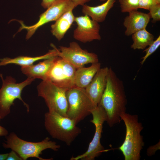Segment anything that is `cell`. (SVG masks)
<instances>
[{"mask_svg": "<svg viewBox=\"0 0 160 160\" xmlns=\"http://www.w3.org/2000/svg\"><path fill=\"white\" fill-rule=\"evenodd\" d=\"M127 103L123 81L110 67L106 87L99 103L106 113V122L109 127H112L120 122L121 114L126 112Z\"/></svg>", "mask_w": 160, "mask_h": 160, "instance_id": "cell-1", "label": "cell"}, {"mask_svg": "<svg viewBox=\"0 0 160 160\" xmlns=\"http://www.w3.org/2000/svg\"><path fill=\"white\" fill-rule=\"evenodd\" d=\"M121 120L126 127L124 140L119 149L122 153L125 160H139L140 152L144 145L140 132L143 129L141 123L138 121V116L126 112L120 116Z\"/></svg>", "mask_w": 160, "mask_h": 160, "instance_id": "cell-2", "label": "cell"}, {"mask_svg": "<svg viewBox=\"0 0 160 160\" xmlns=\"http://www.w3.org/2000/svg\"><path fill=\"white\" fill-rule=\"evenodd\" d=\"M6 143H3L5 148H10L15 152L23 159L26 160L30 157L37 158L39 160H51L53 158L44 159L40 157L42 152L48 149L57 151L60 146L55 141L46 137L42 141L33 142L26 141L18 137L14 132L10 133L6 137Z\"/></svg>", "mask_w": 160, "mask_h": 160, "instance_id": "cell-3", "label": "cell"}, {"mask_svg": "<svg viewBox=\"0 0 160 160\" xmlns=\"http://www.w3.org/2000/svg\"><path fill=\"white\" fill-rule=\"evenodd\" d=\"M72 119L55 112L48 111L44 116V125L53 138L71 145L81 133V129Z\"/></svg>", "mask_w": 160, "mask_h": 160, "instance_id": "cell-4", "label": "cell"}, {"mask_svg": "<svg viewBox=\"0 0 160 160\" xmlns=\"http://www.w3.org/2000/svg\"><path fill=\"white\" fill-rule=\"evenodd\" d=\"M2 81V86L0 89V117L4 119L10 112V108L14 105L15 100L18 99L23 102L29 112V106L25 102L21 97V93L24 88L30 84L34 79L28 77L24 81L17 83L16 80L10 76H7L4 79L3 75L0 74Z\"/></svg>", "mask_w": 160, "mask_h": 160, "instance_id": "cell-5", "label": "cell"}, {"mask_svg": "<svg viewBox=\"0 0 160 160\" xmlns=\"http://www.w3.org/2000/svg\"><path fill=\"white\" fill-rule=\"evenodd\" d=\"M66 97L68 104L67 116L76 124L91 114L92 111L97 106L84 88L75 86L67 91Z\"/></svg>", "mask_w": 160, "mask_h": 160, "instance_id": "cell-6", "label": "cell"}, {"mask_svg": "<svg viewBox=\"0 0 160 160\" xmlns=\"http://www.w3.org/2000/svg\"><path fill=\"white\" fill-rule=\"evenodd\" d=\"M37 89L38 96L44 99L49 111L67 117L66 92L68 89L55 85L49 80L42 81L37 86Z\"/></svg>", "mask_w": 160, "mask_h": 160, "instance_id": "cell-7", "label": "cell"}, {"mask_svg": "<svg viewBox=\"0 0 160 160\" xmlns=\"http://www.w3.org/2000/svg\"><path fill=\"white\" fill-rule=\"evenodd\" d=\"M91 114L93 119L90 121L94 124L95 127L93 138L85 152L75 157H72L71 160H94L102 153L106 151L100 141L103 132V125L107 120L106 113L102 106L99 104L92 111Z\"/></svg>", "mask_w": 160, "mask_h": 160, "instance_id": "cell-8", "label": "cell"}, {"mask_svg": "<svg viewBox=\"0 0 160 160\" xmlns=\"http://www.w3.org/2000/svg\"><path fill=\"white\" fill-rule=\"evenodd\" d=\"M71 0H57L49 7L46 10L39 16L38 21L34 24L27 26L20 22V29H26L27 31L26 39H28L39 27L52 21H56L66 12L73 10L75 8Z\"/></svg>", "mask_w": 160, "mask_h": 160, "instance_id": "cell-9", "label": "cell"}, {"mask_svg": "<svg viewBox=\"0 0 160 160\" xmlns=\"http://www.w3.org/2000/svg\"><path fill=\"white\" fill-rule=\"evenodd\" d=\"M58 56L65 60L76 69L87 64L99 62L97 55L81 48L78 43L72 41L69 46L60 47Z\"/></svg>", "mask_w": 160, "mask_h": 160, "instance_id": "cell-10", "label": "cell"}, {"mask_svg": "<svg viewBox=\"0 0 160 160\" xmlns=\"http://www.w3.org/2000/svg\"><path fill=\"white\" fill-rule=\"evenodd\" d=\"M76 69L58 56L48 74L47 80L55 85L67 89L75 86Z\"/></svg>", "mask_w": 160, "mask_h": 160, "instance_id": "cell-11", "label": "cell"}, {"mask_svg": "<svg viewBox=\"0 0 160 160\" xmlns=\"http://www.w3.org/2000/svg\"><path fill=\"white\" fill-rule=\"evenodd\" d=\"M74 22L77 25L73 32L75 39L84 43L101 40L99 23L86 15L75 17Z\"/></svg>", "mask_w": 160, "mask_h": 160, "instance_id": "cell-12", "label": "cell"}, {"mask_svg": "<svg viewBox=\"0 0 160 160\" xmlns=\"http://www.w3.org/2000/svg\"><path fill=\"white\" fill-rule=\"evenodd\" d=\"M108 69L107 67L100 68L85 88L88 95L96 106L100 103L105 89Z\"/></svg>", "mask_w": 160, "mask_h": 160, "instance_id": "cell-13", "label": "cell"}, {"mask_svg": "<svg viewBox=\"0 0 160 160\" xmlns=\"http://www.w3.org/2000/svg\"><path fill=\"white\" fill-rule=\"evenodd\" d=\"M124 19L123 25L126 28L125 34L130 36L140 30L145 28L150 19L149 14L138 11H132Z\"/></svg>", "mask_w": 160, "mask_h": 160, "instance_id": "cell-14", "label": "cell"}, {"mask_svg": "<svg viewBox=\"0 0 160 160\" xmlns=\"http://www.w3.org/2000/svg\"><path fill=\"white\" fill-rule=\"evenodd\" d=\"M58 57L54 56L36 65L22 66L21 70L28 77L47 80L49 72Z\"/></svg>", "mask_w": 160, "mask_h": 160, "instance_id": "cell-15", "label": "cell"}, {"mask_svg": "<svg viewBox=\"0 0 160 160\" xmlns=\"http://www.w3.org/2000/svg\"><path fill=\"white\" fill-rule=\"evenodd\" d=\"M53 49L43 55L35 57L19 56L14 58L5 57L0 59V66H5L9 64H15L21 67L33 65L35 62L43 59H46L54 56H58L59 49L54 45L52 44Z\"/></svg>", "mask_w": 160, "mask_h": 160, "instance_id": "cell-16", "label": "cell"}, {"mask_svg": "<svg viewBox=\"0 0 160 160\" xmlns=\"http://www.w3.org/2000/svg\"><path fill=\"white\" fill-rule=\"evenodd\" d=\"M115 0H107L103 4L92 7L84 4L82 6V12L93 20L98 23L104 21L109 10L113 6Z\"/></svg>", "mask_w": 160, "mask_h": 160, "instance_id": "cell-17", "label": "cell"}, {"mask_svg": "<svg viewBox=\"0 0 160 160\" xmlns=\"http://www.w3.org/2000/svg\"><path fill=\"white\" fill-rule=\"evenodd\" d=\"M73 10L69 11L64 13L51 26V33L59 41L64 37L74 22L75 17Z\"/></svg>", "mask_w": 160, "mask_h": 160, "instance_id": "cell-18", "label": "cell"}, {"mask_svg": "<svg viewBox=\"0 0 160 160\" xmlns=\"http://www.w3.org/2000/svg\"><path fill=\"white\" fill-rule=\"evenodd\" d=\"M101 68L99 62L92 64L88 67H82L76 69L75 78V86L85 89Z\"/></svg>", "mask_w": 160, "mask_h": 160, "instance_id": "cell-19", "label": "cell"}, {"mask_svg": "<svg viewBox=\"0 0 160 160\" xmlns=\"http://www.w3.org/2000/svg\"><path fill=\"white\" fill-rule=\"evenodd\" d=\"M132 35L133 42L131 48L134 50H144L154 41V36L146 28L138 31Z\"/></svg>", "mask_w": 160, "mask_h": 160, "instance_id": "cell-20", "label": "cell"}, {"mask_svg": "<svg viewBox=\"0 0 160 160\" xmlns=\"http://www.w3.org/2000/svg\"><path fill=\"white\" fill-rule=\"evenodd\" d=\"M118 1L122 12H129L137 10L139 9L138 0H118Z\"/></svg>", "mask_w": 160, "mask_h": 160, "instance_id": "cell-21", "label": "cell"}, {"mask_svg": "<svg viewBox=\"0 0 160 160\" xmlns=\"http://www.w3.org/2000/svg\"><path fill=\"white\" fill-rule=\"evenodd\" d=\"M160 45V35L157 37L148 46V47L144 50V52H145V54L141 58L142 61L140 64L143 65L145 60L151 55L159 47Z\"/></svg>", "mask_w": 160, "mask_h": 160, "instance_id": "cell-22", "label": "cell"}, {"mask_svg": "<svg viewBox=\"0 0 160 160\" xmlns=\"http://www.w3.org/2000/svg\"><path fill=\"white\" fill-rule=\"evenodd\" d=\"M150 18L152 19L153 23L160 20V4H156L151 7L148 10Z\"/></svg>", "mask_w": 160, "mask_h": 160, "instance_id": "cell-23", "label": "cell"}, {"mask_svg": "<svg viewBox=\"0 0 160 160\" xmlns=\"http://www.w3.org/2000/svg\"><path fill=\"white\" fill-rule=\"evenodd\" d=\"M139 8L149 10L154 5L157 4L154 0H138Z\"/></svg>", "mask_w": 160, "mask_h": 160, "instance_id": "cell-24", "label": "cell"}, {"mask_svg": "<svg viewBox=\"0 0 160 160\" xmlns=\"http://www.w3.org/2000/svg\"><path fill=\"white\" fill-rule=\"evenodd\" d=\"M6 160H23V159L15 152L12 150L8 153Z\"/></svg>", "mask_w": 160, "mask_h": 160, "instance_id": "cell-25", "label": "cell"}, {"mask_svg": "<svg viewBox=\"0 0 160 160\" xmlns=\"http://www.w3.org/2000/svg\"><path fill=\"white\" fill-rule=\"evenodd\" d=\"M57 0H42L41 5L44 9H47Z\"/></svg>", "mask_w": 160, "mask_h": 160, "instance_id": "cell-26", "label": "cell"}, {"mask_svg": "<svg viewBox=\"0 0 160 160\" xmlns=\"http://www.w3.org/2000/svg\"><path fill=\"white\" fill-rule=\"evenodd\" d=\"M74 4L76 7L78 5L83 6L87 2L90 1L91 0H71Z\"/></svg>", "mask_w": 160, "mask_h": 160, "instance_id": "cell-27", "label": "cell"}, {"mask_svg": "<svg viewBox=\"0 0 160 160\" xmlns=\"http://www.w3.org/2000/svg\"><path fill=\"white\" fill-rule=\"evenodd\" d=\"M1 119L0 117V121ZM8 134V131L6 129L0 125V136H6Z\"/></svg>", "mask_w": 160, "mask_h": 160, "instance_id": "cell-28", "label": "cell"}, {"mask_svg": "<svg viewBox=\"0 0 160 160\" xmlns=\"http://www.w3.org/2000/svg\"><path fill=\"white\" fill-rule=\"evenodd\" d=\"M8 153L0 154V160H6Z\"/></svg>", "mask_w": 160, "mask_h": 160, "instance_id": "cell-29", "label": "cell"}, {"mask_svg": "<svg viewBox=\"0 0 160 160\" xmlns=\"http://www.w3.org/2000/svg\"><path fill=\"white\" fill-rule=\"evenodd\" d=\"M157 4H160V0H154Z\"/></svg>", "mask_w": 160, "mask_h": 160, "instance_id": "cell-30", "label": "cell"}, {"mask_svg": "<svg viewBox=\"0 0 160 160\" xmlns=\"http://www.w3.org/2000/svg\"><path fill=\"white\" fill-rule=\"evenodd\" d=\"M106 0H100V1H105Z\"/></svg>", "mask_w": 160, "mask_h": 160, "instance_id": "cell-31", "label": "cell"}]
</instances>
